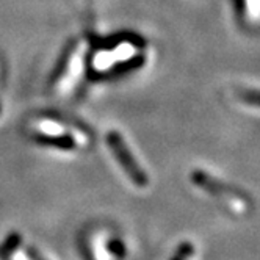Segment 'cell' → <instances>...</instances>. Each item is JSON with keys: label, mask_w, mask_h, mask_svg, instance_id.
Returning a JSON list of instances; mask_svg holds the SVG:
<instances>
[{"label": "cell", "mask_w": 260, "mask_h": 260, "mask_svg": "<svg viewBox=\"0 0 260 260\" xmlns=\"http://www.w3.org/2000/svg\"><path fill=\"white\" fill-rule=\"evenodd\" d=\"M21 245V235L19 234H13L8 240L7 243L2 246V249H0V257H10L13 254L14 249H17V246Z\"/></svg>", "instance_id": "cell-4"}, {"label": "cell", "mask_w": 260, "mask_h": 260, "mask_svg": "<svg viewBox=\"0 0 260 260\" xmlns=\"http://www.w3.org/2000/svg\"><path fill=\"white\" fill-rule=\"evenodd\" d=\"M41 128L44 130V132H47V134H58L60 132V127L58 125H55V124H43L41 125Z\"/></svg>", "instance_id": "cell-6"}, {"label": "cell", "mask_w": 260, "mask_h": 260, "mask_svg": "<svg viewBox=\"0 0 260 260\" xmlns=\"http://www.w3.org/2000/svg\"><path fill=\"white\" fill-rule=\"evenodd\" d=\"M193 182L202 190H206L209 194L216 196L219 201L226 202L228 206L232 209H243L245 207V199L240 198V194L235 190H232L231 187H228V185H224L219 180H215L212 176H209L206 173L196 171L193 174Z\"/></svg>", "instance_id": "cell-2"}, {"label": "cell", "mask_w": 260, "mask_h": 260, "mask_svg": "<svg viewBox=\"0 0 260 260\" xmlns=\"http://www.w3.org/2000/svg\"><path fill=\"white\" fill-rule=\"evenodd\" d=\"M107 143L110 146L111 152H113L115 157L118 158L121 168L130 177V180H132L137 187H146L147 182H149V179H147L146 173L140 168L138 163L135 161L132 152L128 151V147L125 146L122 137L118 132H110L108 137H107Z\"/></svg>", "instance_id": "cell-1"}, {"label": "cell", "mask_w": 260, "mask_h": 260, "mask_svg": "<svg viewBox=\"0 0 260 260\" xmlns=\"http://www.w3.org/2000/svg\"><path fill=\"white\" fill-rule=\"evenodd\" d=\"M240 99L246 104L260 107V91H243L240 92Z\"/></svg>", "instance_id": "cell-5"}, {"label": "cell", "mask_w": 260, "mask_h": 260, "mask_svg": "<svg viewBox=\"0 0 260 260\" xmlns=\"http://www.w3.org/2000/svg\"><path fill=\"white\" fill-rule=\"evenodd\" d=\"M74 52H76V46H74V44L69 46V47L64 50V53H63V57H61V60H60L57 69L53 71V77H52V80H58V79L63 76V74L66 72V68H68L69 63H71V58H72Z\"/></svg>", "instance_id": "cell-3"}]
</instances>
